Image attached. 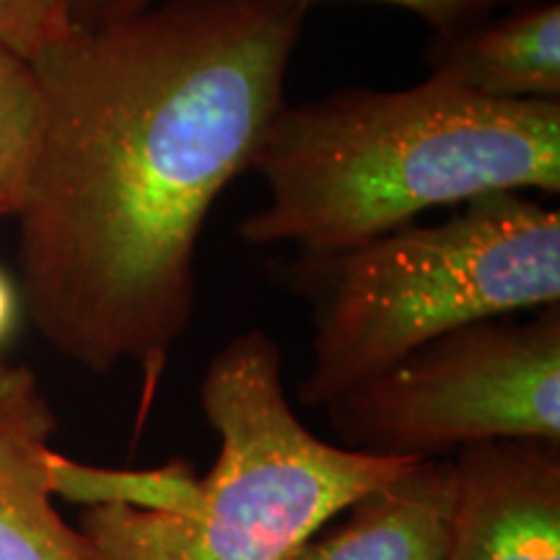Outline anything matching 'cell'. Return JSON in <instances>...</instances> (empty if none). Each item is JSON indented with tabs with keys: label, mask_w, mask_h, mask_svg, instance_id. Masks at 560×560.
Here are the masks:
<instances>
[{
	"label": "cell",
	"mask_w": 560,
	"mask_h": 560,
	"mask_svg": "<svg viewBox=\"0 0 560 560\" xmlns=\"http://www.w3.org/2000/svg\"><path fill=\"white\" fill-rule=\"evenodd\" d=\"M70 30L68 0H0V47L24 60L39 58Z\"/></svg>",
	"instance_id": "7c38bea8"
},
{
	"label": "cell",
	"mask_w": 560,
	"mask_h": 560,
	"mask_svg": "<svg viewBox=\"0 0 560 560\" xmlns=\"http://www.w3.org/2000/svg\"><path fill=\"white\" fill-rule=\"evenodd\" d=\"M293 278L314 306L299 400L327 408L441 335L560 304V213L532 195H482L439 223L299 255Z\"/></svg>",
	"instance_id": "3957f363"
},
{
	"label": "cell",
	"mask_w": 560,
	"mask_h": 560,
	"mask_svg": "<svg viewBox=\"0 0 560 560\" xmlns=\"http://www.w3.org/2000/svg\"><path fill=\"white\" fill-rule=\"evenodd\" d=\"M52 495L89 506H125L159 514H182L198 501L200 478L185 459L145 470H112L83 465L58 452L47 459Z\"/></svg>",
	"instance_id": "30bf717a"
},
{
	"label": "cell",
	"mask_w": 560,
	"mask_h": 560,
	"mask_svg": "<svg viewBox=\"0 0 560 560\" xmlns=\"http://www.w3.org/2000/svg\"><path fill=\"white\" fill-rule=\"evenodd\" d=\"M346 450L444 459L490 441L560 444V304L425 342L327 405Z\"/></svg>",
	"instance_id": "5b68a950"
},
{
	"label": "cell",
	"mask_w": 560,
	"mask_h": 560,
	"mask_svg": "<svg viewBox=\"0 0 560 560\" xmlns=\"http://www.w3.org/2000/svg\"><path fill=\"white\" fill-rule=\"evenodd\" d=\"M444 560H560V444L490 441L452 457Z\"/></svg>",
	"instance_id": "8992f818"
},
{
	"label": "cell",
	"mask_w": 560,
	"mask_h": 560,
	"mask_svg": "<svg viewBox=\"0 0 560 560\" xmlns=\"http://www.w3.org/2000/svg\"><path fill=\"white\" fill-rule=\"evenodd\" d=\"M429 79L499 102H560V3L527 0L423 50Z\"/></svg>",
	"instance_id": "52a82bcc"
},
{
	"label": "cell",
	"mask_w": 560,
	"mask_h": 560,
	"mask_svg": "<svg viewBox=\"0 0 560 560\" xmlns=\"http://www.w3.org/2000/svg\"><path fill=\"white\" fill-rule=\"evenodd\" d=\"M138 0H68V13L73 30H89L104 21L120 19L125 13H136Z\"/></svg>",
	"instance_id": "5bb4252c"
},
{
	"label": "cell",
	"mask_w": 560,
	"mask_h": 560,
	"mask_svg": "<svg viewBox=\"0 0 560 560\" xmlns=\"http://www.w3.org/2000/svg\"><path fill=\"white\" fill-rule=\"evenodd\" d=\"M55 412L37 387L0 412V560H91L50 488Z\"/></svg>",
	"instance_id": "9c48e42d"
},
{
	"label": "cell",
	"mask_w": 560,
	"mask_h": 560,
	"mask_svg": "<svg viewBox=\"0 0 560 560\" xmlns=\"http://www.w3.org/2000/svg\"><path fill=\"white\" fill-rule=\"evenodd\" d=\"M149 3L153 0H138V11ZM304 3L312 5L314 0H304ZM366 3H384L408 11L429 26L431 37H441V34L457 32L462 26H470L475 21L511 9V5L527 3V0H366Z\"/></svg>",
	"instance_id": "4fadbf2b"
},
{
	"label": "cell",
	"mask_w": 560,
	"mask_h": 560,
	"mask_svg": "<svg viewBox=\"0 0 560 560\" xmlns=\"http://www.w3.org/2000/svg\"><path fill=\"white\" fill-rule=\"evenodd\" d=\"M200 408L219 454L182 514L89 506L79 535L91 560H289L350 503L402 472V457L322 441L283 384V353L260 327L208 363Z\"/></svg>",
	"instance_id": "277c9868"
},
{
	"label": "cell",
	"mask_w": 560,
	"mask_h": 560,
	"mask_svg": "<svg viewBox=\"0 0 560 560\" xmlns=\"http://www.w3.org/2000/svg\"><path fill=\"white\" fill-rule=\"evenodd\" d=\"M268 202L240 223L252 247L338 255L482 195L558 198L560 102H499L425 79L283 104L252 159Z\"/></svg>",
	"instance_id": "7a4b0ae2"
},
{
	"label": "cell",
	"mask_w": 560,
	"mask_h": 560,
	"mask_svg": "<svg viewBox=\"0 0 560 560\" xmlns=\"http://www.w3.org/2000/svg\"><path fill=\"white\" fill-rule=\"evenodd\" d=\"M32 387H37V376L30 369L0 361V412L16 402Z\"/></svg>",
	"instance_id": "9a60e30c"
},
{
	"label": "cell",
	"mask_w": 560,
	"mask_h": 560,
	"mask_svg": "<svg viewBox=\"0 0 560 560\" xmlns=\"http://www.w3.org/2000/svg\"><path fill=\"white\" fill-rule=\"evenodd\" d=\"M19 317V293L9 278L0 272V346L11 338Z\"/></svg>",
	"instance_id": "2e32d148"
},
{
	"label": "cell",
	"mask_w": 560,
	"mask_h": 560,
	"mask_svg": "<svg viewBox=\"0 0 560 560\" xmlns=\"http://www.w3.org/2000/svg\"><path fill=\"white\" fill-rule=\"evenodd\" d=\"M304 0H153L32 60L42 136L21 206V296L83 369L149 387L190 327L202 229L285 104Z\"/></svg>",
	"instance_id": "6da1fadb"
},
{
	"label": "cell",
	"mask_w": 560,
	"mask_h": 560,
	"mask_svg": "<svg viewBox=\"0 0 560 560\" xmlns=\"http://www.w3.org/2000/svg\"><path fill=\"white\" fill-rule=\"evenodd\" d=\"M42 112L37 70L0 47V219H16L24 206L39 149Z\"/></svg>",
	"instance_id": "8fae6325"
},
{
	"label": "cell",
	"mask_w": 560,
	"mask_h": 560,
	"mask_svg": "<svg viewBox=\"0 0 560 560\" xmlns=\"http://www.w3.org/2000/svg\"><path fill=\"white\" fill-rule=\"evenodd\" d=\"M452 457L416 459L342 511L289 560H444L452 522Z\"/></svg>",
	"instance_id": "ba28073f"
}]
</instances>
